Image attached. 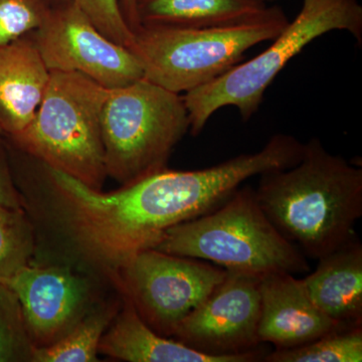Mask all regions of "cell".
<instances>
[{
	"mask_svg": "<svg viewBox=\"0 0 362 362\" xmlns=\"http://www.w3.org/2000/svg\"><path fill=\"white\" fill-rule=\"evenodd\" d=\"M226 275L225 269L202 259L146 249L128 259L113 281L149 327L173 337Z\"/></svg>",
	"mask_w": 362,
	"mask_h": 362,
	"instance_id": "52a82bcc",
	"label": "cell"
},
{
	"mask_svg": "<svg viewBox=\"0 0 362 362\" xmlns=\"http://www.w3.org/2000/svg\"><path fill=\"white\" fill-rule=\"evenodd\" d=\"M7 286L20 301L35 349L65 337L90 310L89 281L66 267L30 263Z\"/></svg>",
	"mask_w": 362,
	"mask_h": 362,
	"instance_id": "30bf717a",
	"label": "cell"
},
{
	"mask_svg": "<svg viewBox=\"0 0 362 362\" xmlns=\"http://www.w3.org/2000/svg\"><path fill=\"white\" fill-rule=\"evenodd\" d=\"M259 278L226 271L223 282L181 321L173 337L209 356H239L259 349Z\"/></svg>",
	"mask_w": 362,
	"mask_h": 362,
	"instance_id": "9c48e42d",
	"label": "cell"
},
{
	"mask_svg": "<svg viewBox=\"0 0 362 362\" xmlns=\"http://www.w3.org/2000/svg\"><path fill=\"white\" fill-rule=\"evenodd\" d=\"M124 18L134 33L140 28L137 18V0H119Z\"/></svg>",
	"mask_w": 362,
	"mask_h": 362,
	"instance_id": "603a6c76",
	"label": "cell"
},
{
	"mask_svg": "<svg viewBox=\"0 0 362 362\" xmlns=\"http://www.w3.org/2000/svg\"><path fill=\"white\" fill-rule=\"evenodd\" d=\"M0 135H4V131H2L1 127H0Z\"/></svg>",
	"mask_w": 362,
	"mask_h": 362,
	"instance_id": "484cf974",
	"label": "cell"
},
{
	"mask_svg": "<svg viewBox=\"0 0 362 362\" xmlns=\"http://www.w3.org/2000/svg\"><path fill=\"white\" fill-rule=\"evenodd\" d=\"M257 202L307 259H318L356 235L362 216V168L330 153L318 138L304 143L294 166L259 175Z\"/></svg>",
	"mask_w": 362,
	"mask_h": 362,
	"instance_id": "6da1fadb",
	"label": "cell"
},
{
	"mask_svg": "<svg viewBox=\"0 0 362 362\" xmlns=\"http://www.w3.org/2000/svg\"><path fill=\"white\" fill-rule=\"evenodd\" d=\"M295 276L274 272L259 278L258 335L262 344L271 343L275 349H292L332 331L351 327L332 320L319 310L302 279Z\"/></svg>",
	"mask_w": 362,
	"mask_h": 362,
	"instance_id": "8fae6325",
	"label": "cell"
},
{
	"mask_svg": "<svg viewBox=\"0 0 362 362\" xmlns=\"http://www.w3.org/2000/svg\"><path fill=\"white\" fill-rule=\"evenodd\" d=\"M118 304L99 306L87 314L68 333L49 346L35 349V362L98 361L99 344L117 312Z\"/></svg>",
	"mask_w": 362,
	"mask_h": 362,
	"instance_id": "2e32d148",
	"label": "cell"
},
{
	"mask_svg": "<svg viewBox=\"0 0 362 362\" xmlns=\"http://www.w3.org/2000/svg\"><path fill=\"white\" fill-rule=\"evenodd\" d=\"M343 30L362 44V6L358 0H303L301 9L272 44L249 61L183 95L189 132L197 136L216 111L233 106L243 120L259 110L264 95L286 65L305 47L326 33Z\"/></svg>",
	"mask_w": 362,
	"mask_h": 362,
	"instance_id": "3957f363",
	"label": "cell"
},
{
	"mask_svg": "<svg viewBox=\"0 0 362 362\" xmlns=\"http://www.w3.org/2000/svg\"><path fill=\"white\" fill-rule=\"evenodd\" d=\"M51 78L32 35L0 49V127L13 136L30 123Z\"/></svg>",
	"mask_w": 362,
	"mask_h": 362,
	"instance_id": "4fadbf2b",
	"label": "cell"
},
{
	"mask_svg": "<svg viewBox=\"0 0 362 362\" xmlns=\"http://www.w3.org/2000/svg\"><path fill=\"white\" fill-rule=\"evenodd\" d=\"M281 11L258 0H137L140 26L228 28L269 20Z\"/></svg>",
	"mask_w": 362,
	"mask_h": 362,
	"instance_id": "9a60e30c",
	"label": "cell"
},
{
	"mask_svg": "<svg viewBox=\"0 0 362 362\" xmlns=\"http://www.w3.org/2000/svg\"><path fill=\"white\" fill-rule=\"evenodd\" d=\"M315 271L302 279L317 308L346 326L362 325V245L354 235L317 259Z\"/></svg>",
	"mask_w": 362,
	"mask_h": 362,
	"instance_id": "5bb4252c",
	"label": "cell"
},
{
	"mask_svg": "<svg viewBox=\"0 0 362 362\" xmlns=\"http://www.w3.org/2000/svg\"><path fill=\"white\" fill-rule=\"evenodd\" d=\"M154 249L259 277L310 271L308 259L262 211L251 185H240L211 213L169 228Z\"/></svg>",
	"mask_w": 362,
	"mask_h": 362,
	"instance_id": "7a4b0ae2",
	"label": "cell"
},
{
	"mask_svg": "<svg viewBox=\"0 0 362 362\" xmlns=\"http://www.w3.org/2000/svg\"><path fill=\"white\" fill-rule=\"evenodd\" d=\"M47 4L51 7L61 6V4H66V2L71 1V0H45Z\"/></svg>",
	"mask_w": 362,
	"mask_h": 362,
	"instance_id": "cb8c5ba5",
	"label": "cell"
},
{
	"mask_svg": "<svg viewBox=\"0 0 362 362\" xmlns=\"http://www.w3.org/2000/svg\"><path fill=\"white\" fill-rule=\"evenodd\" d=\"M99 354L129 362H257L263 361L265 347L239 356L202 354L178 340L158 334L138 315L129 300L124 298L99 344Z\"/></svg>",
	"mask_w": 362,
	"mask_h": 362,
	"instance_id": "7c38bea8",
	"label": "cell"
},
{
	"mask_svg": "<svg viewBox=\"0 0 362 362\" xmlns=\"http://www.w3.org/2000/svg\"><path fill=\"white\" fill-rule=\"evenodd\" d=\"M51 8L45 0H0V49L37 30Z\"/></svg>",
	"mask_w": 362,
	"mask_h": 362,
	"instance_id": "ffe728a7",
	"label": "cell"
},
{
	"mask_svg": "<svg viewBox=\"0 0 362 362\" xmlns=\"http://www.w3.org/2000/svg\"><path fill=\"white\" fill-rule=\"evenodd\" d=\"M189 127L182 96L146 78L109 90L101 117L107 176L127 185L168 168Z\"/></svg>",
	"mask_w": 362,
	"mask_h": 362,
	"instance_id": "5b68a950",
	"label": "cell"
},
{
	"mask_svg": "<svg viewBox=\"0 0 362 362\" xmlns=\"http://www.w3.org/2000/svg\"><path fill=\"white\" fill-rule=\"evenodd\" d=\"M0 206L16 211H26L25 199L14 185L8 164L0 151Z\"/></svg>",
	"mask_w": 362,
	"mask_h": 362,
	"instance_id": "7402d4cb",
	"label": "cell"
},
{
	"mask_svg": "<svg viewBox=\"0 0 362 362\" xmlns=\"http://www.w3.org/2000/svg\"><path fill=\"white\" fill-rule=\"evenodd\" d=\"M264 362H361L362 325L341 328L313 341L269 351Z\"/></svg>",
	"mask_w": 362,
	"mask_h": 362,
	"instance_id": "e0dca14e",
	"label": "cell"
},
{
	"mask_svg": "<svg viewBox=\"0 0 362 362\" xmlns=\"http://www.w3.org/2000/svg\"><path fill=\"white\" fill-rule=\"evenodd\" d=\"M258 1L259 2H262V4H269V2H275V1H279V0H258Z\"/></svg>",
	"mask_w": 362,
	"mask_h": 362,
	"instance_id": "d4e9b609",
	"label": "cell"
},
{
	"mask_svg": "<svg viewBox=\"0 0 362 362\" xmlns=\"http://www.w3.org/2000/svg\"><path fill=\"white\" fill-rule=\"evenodd\" d=\"M30 35L51 71H77L108 90L143 78L133 52L100 33L75 0L52 7Z\"/></svg>",
	"mask_w": 362,
	"mask_h": 362,
	"instance_id": "ba28073f",
	"label": "cell"
},
{
	"mask_svg": "<svg viewBox=\"0 0 362 362\" xmlns=\"http://www.w3.org/2000/svg\"><path fill=\"white\" fill-rule=\"evenodd\" d=\"M100 33L116 44L129 47L133 32L124 18L119 0H75Z\"/></svg>",
	"mask_w": 362,
	"mask_h": 362,
	"instance_id": "44dd1931",
	"label": "cell"
},
{
	"mask_svg": "<svg viewBox=\"0 0 362 362\" xmlns=\"http://www.w3.org/2000/svg\"><path fill=\"white\" fill-rule=\"evenodd\" d=\"M288 23L282 11L269 20L228 28L141 25L128 49L139 61L143 78L180 94L216 80L252 47L275 39Z\"/></svg>",
	"mask_w": 362,
	"mask_h": 362,
	"instance_id": "8992f818",
	"label": "cell"
},
{
	"mask_svg": "<svg viewBox=\"0 0 362 362\" xmlns=\"http://www.w3.org/2000/svg\"><path fill=\"white\" fill-rule=\"evenodd\" d=\"M35 349L16 293L0 285V362L33 361Z\"/></svg>",
	"mask_w": 362,
	"mask_h": 362,
	"instance_id": "d6986e66",
	"label": "cell"
},
{
	"mask_svg": "<svg viewBox=\"0 0 362 362\" xmlns=\"http://www.w3.org/2000/svg\"><path fill=\"white\" fill-rule=\"evenodd\" d=\"M35 249V232L26 211L0 206V285H7L32 263Z\"/></svg>",
	"mask_w": 362,
	"mask_h": 362,
	"instance_id": "ac0fdd59",
	"label": "cell"
},
{
	"mask_svg": "<svg viewBox=\"0 0 362 362\" xmlns=\"http://www.w3.org/2000/svg\"><path fill=\"white\" fill-rule=\"evenodd\" d=\"M108 93L77 71H52L33 120L9 138L42 165L101 190L107 177L101 117Z\"/></svg>",
	"mask_w": 362,
	"mask_h": 362,
	"instance_id": "277c9868",
	"label": "cell"
}]
</instances>
